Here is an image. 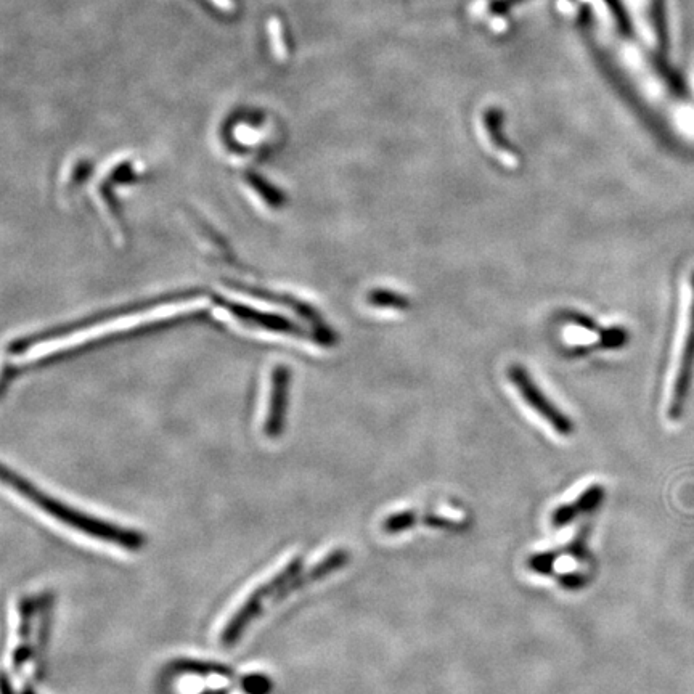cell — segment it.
Instances as JSON below:
<instances>
[{"label": "cell", "mask_w": 694, "mask_h": 694, "mask_svg": "<svg viewBox=\"0 0 694 694\" xmlns=\"http://www.w3.org/2000/svg\"><path fill=\"white\" fill-rule=\"evenodd\" d=\"M2 479L21 497H25L37 508L45 511L50 518L57 519L58 523L65 524L74 531L81 532L87 537H94L100 542L111 543L115 547L131 550V552H137L140 548L145 547V535L140 534V532L134 531V529H124L123 526L108 523L105 519L86 515L84 511L76 510V508L45 494L39 487L34 486L33 482L23 478L17 471L9 470L7 466H4V471H2Z\"/></svg>", "instance_id": "obj_1"}, {"label": "cell", "mask_w": 694, "mask_h": 694, "mask_svg": "<svg viewBox=\"0 0 694 694\" xmlns=\"http://www.w3.org/2000/svg\"><path fill=\"white\" fill-rule=\"evenodd\" d=\"M694 370V270L686 282V304L670 381L667 417L682 418Z\"/></svg>", "instance_id": "obj_2"}, {"label": "cell", "mask_w": 694, "mask_h": 694, "mask_svg": "<svg viewBox=\"0 0 694 694\" xmlns=\"http://www.w3.org/2000/svg\"><path fill=\"white\" fill-rule=\"evenodd\" d=\"M304 571V561L303 558H293L290 563L286 564L282 571L277 572L269 582L261 585V587L256 588L253 593H251L248 600L241 605L237 613L233 614L232 619L227 622L224 627V632L221 635L222 645L225 648H230V646L237 645V641L240 640L241 635L246 632V629L253 624L254 619H258L259 614L262 613L264 609V603L270 598L277 597L278 592L282 590L285 585L290 584L291 580L296 579V577Z\"/></svg>", "instance_id": "obj_3"}, {"label": "cell", "mask_w": 694, "mask_h": 694, "mask_svg": "<svg viewBox=\"0 0 694 694\" xmlns=\"http://www.w3.org/2000/svg\"><path fill=\"white\" fill-rule=\"evenodd\" d=\"M508 380L518 389L519 396L523 397V401L526 402L537 415H540L543 420L547 421L548 425L552 426L556 433L564 437L571 436V434L574 433V429H576L574 421H572L566 413L561 412V410L545 396V392L535 384V381L532 380L526 368L521 367V365H510V367H508Z\"/></svg>", "instance_id": "obj_4"}, {"label": "cell", "mask_w": 694, "mask_h": 694, "mask_svg": "<svg viewBox=\"0 0 694 694\" xmlns=\"http://www.w3.org/2000/svg\"><path fill=\"white\" fill-rule=\"evenodd\" d=\"M349 560H351V555H349V552H346V550H335V552H331L330 555L325 556L320 563L315 564L311 571L301 572L296 579L291 580L290 584L285 585V587L278 592L275 601L285 600L286 597H290L291 593L296 592L299 588L307 587V585L325 579V577L330 576L333 572L343 569L344 566L349 563Z\"/></svg>", "instance_id": "obj_5"}, {"label": "cell", "mask_w": 694, "mask_h": 694, "mask_svg": "<svg viewBox=\"0 0 694 694\" xmlns=\"http://www.w3.org/2000/svg\"><path fill=\"white\" fill-rule=\"evenodd\" d=\"M606 490L600 484L588 487L584 494L580 495L579 499L574 500L571 505H563L556 508L552 515V526L555 529L568 526L574 519L585 513H593L601 507V503L605 500Z\"/></svg>", "instance_id": "obj_6"}, {"label": "cell", "mask_w": 694, "mask_h": 694, "mask_svg": "<svg viewBox=\"0 0 694 694\" xmlns=\"http://www.w3.org/2000/svg\"><path fill=\"white\" fill-rule=\"evenodd\" d=\"M286 413V375L278 373L275 381L274 394L270 402L269 415L266 420V434L269 437H277L285 426Z\"/></svg>", "instance_id": "obj_7"}, {"label": "cell", "mask_w": 694, "mask_h": 694, "mask_svg": "<svg viewBox=\"0 0 694 694\" xmlns=\"http://www.w3.org/2000/svg\"><path fill=\"white\" fill-rule=\"evenodd\" d=\"M34 614V601L26 600L21 601L20 606V645H18L17 650L13 653V664H15V669L20 670L28 661L29 656H31V650H29V635H31V619H33Z\"/></svg>", "instance_id": "obj_8"}, {"label": "cell", "mask_w": 694, "mask_h": 694, "mask_svg": "<svg viewBox=\"0 0 694 694\" xmlns=\"http://www.w3.org/2000/svg\"><path fill=\"white\" fill-rule=\"evenodd\" d=\"M172 672L176 674L193 675H219V677H233V670L230 667L216 664V662L195 661V659H177L172 662Z\"/></svg>", "instance_id": "obj_9"}, {"label": "cell", "mask_w": 694, "mask_h": 694, "mask_svg": "<svg viewBox=\"0 0 694 694\" xmlns=\"http://www.w3.org/2000/svg\"><path fill=\"white\" fill-rule=\"evenodd\" d=\"M418 521L420 518L415 511H399V513H392L391 516L384 519L383 524H381V531L389 535L402 534V532L412 529Z\"/></svg>", "instance_id": "obj_10"}, {"label": "cell", "mask_w": 694, "mask_h": 694, "mask_svg": "<svg viewBox=\"0 0 694 694\" xmlns=\"http://www.w3.org/2000/svg\"><path fill=\"white\" fill-rule=\"evenodd\" d=\"M368 303L376 307H386V309H397V311H407L410 307V299L405 298L404 294L394 293L389 290H376L368 294Z\"/></svg>", "instance_id": "obj_11"}, {"label": "cell", "mask_w": 694, "mask_h": 694, "mask_svg": "<svg viewBox=\"0 0 694 694\" xmlns=\"http://www.w3.org/2000/svg\"><path fill=\"white\" fill-rule=\"evenodd\" d=\"M484 119H486L487 134L490 135V140L495 147L503 150V152L513 153V148L510 147V143L505 139L500 127L497 126L500 123V115H497L495 111H489Z\"/></svg>", "instance_id": "obj_12"}, {"label": "cell", "mask_w": 694, "mask_h": 694, "mask_svg": "<svg viewBox=\"0 0 694 694\" xmlns=\"http://www.w3.org/2000/svg\"><path fill=\"white\" fill-rule=\"evenodd\" d=\"M241 690L246 694H269L272 691V680L266 675H246L240 682Z\"/></svg>", "instance_id": "obj_13"}, {"label": "cell", "mask_w": 694, "mask_h": 694, "mask_svg": "<svg viewBox=\"0 0 694 694\" xmlns=\"http://www.w3.org/2000/svg\"><path fill=\"white\" fill-rule=\"evenodd\" d=\"M558 555L553 552L537 553V555H532L527 561L529 564V569L534 571L535 574H542V576H548L552 574L553 563H555Z\"/></svg>", "instance_id": "obj_14"}, {"label": "cell", "mask_w": 694, "mask_h": 694, "mask_svg": "<svg viewBox=\"0 0 694 694\" xmlns=\"http://www.w3.org/2000/svg\"><path fill=\"white\" fill-rule=\"evenodd\" d=\"M627 333H625L622 328H611V330L606 331L603 338H601V346L609 347V349H616V347L624 346L627 343Z\"/></svg>", "instance_id": "obj_15"}, {"label": "cell", "mask_w": 694, "mask_h": 694, "mask_svg": "<svg viewBox=\"0 0 694 694\" xmlns=\"http://www.w3.org/2000/svg\"><path fill=\"white\" fill-rule=\"evenodd\" d=\"M587 576H582V574H568V576H563L560 579V584L564 588H569V590H576V588L584 587L587 584Z\"/></svg>", "instance_id": "obj_16"}, {"label": "cell", "mask_w": 694, "mask_h": 694, "mask_svg": "<svg viewBox=\"0 0 694 694\" xmlns=\"http://www.w3.org/2000/svg\"><path fill=\"white\" fill-rule=\"evenodd\" d=\"M213 2L224 12H235L238 9V0H213Z\"/></svg>", "instance_id": "obj_17"}, {"label": "cell", "mask_w": 694, "mask_h": 694, "mask_svg": "<svg viewBox=\"0 0 694 694\" xmlns=\"http://www.w3.org/2000/svg\"><path fill=\"white\" fill-rule=\"evenodd\" d=\"M572 320L576 323V325H580V327L588 328V330H595V323H593V320L587 319V317H584V315H577V314H572L571 315Z\"/></svg>", "instance_id": "obj_18"}, {"label": "cell", "mask_w": 694, "mask_h": 694, "mask_svg": "<svg viewBox=\"0 0 694 694\" xmlns=\"http://www.w3.org/2000/svg\"><path fill=\"white\" fill-rule=\"evenodd\" d=\"M4 694H15V691L12 690V686H10V680L7 675L4 677Z\"/></svg>", "instance_id": "obj_19"}, {"label": "cell", "mask_w": 694, "mask_h": 694, "mask_svg": "<svg viewBox=\"0 0 694 694\" xmlns=\"http://www.w3.org/2000/svg\"><path fill=\"white\" fill-rule=\"evenodd\" d=\"M227 691L225 690H213V691H205V693L201 694H225Z\"/></svg>", "instance_id": "obj_20"}, {"label": "cell", "mask_w": 694, "mask_h": 694, "mask_svg": "<svg viewBox=\"0 0 694 694\" xmlns=\"http://www.w3.org/2000/svg\"><path fill=\"white\" fill-rule=\"evenodd\" d=\"M23 694H34V693H33V691L29 690V688H28V690L23 691Z\"/></svg>", "instance_id": "obj_21"}]
</instances>
